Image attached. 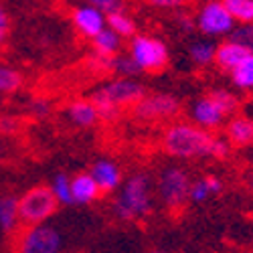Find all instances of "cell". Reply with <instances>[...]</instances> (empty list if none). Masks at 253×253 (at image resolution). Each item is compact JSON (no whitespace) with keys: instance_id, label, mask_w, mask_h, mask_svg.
<instances>
[{"instance_id":"obj_35","label":"cell","mask_w":253,"mask_h":253,"mask_svg":"<svg viewBox=\"0 0 253 253\" xmlns=\"http://www.w3.org/2000/svg\"><path fill=\"white\" fill-rule=\"evenodd\" d=\"M6 158H8V142L4 136H0V168L6 164Z\"/></svg>"},{"instance_id":"obj_31","label":"cell","mask_w":253,"mask_h":253,"mask_svg":"<svg viewBox=\"0 0 253 253\" xmlns=\"http://www.w3.org/2000/svg\"><path fill=\"white\" fill-rule=\"evenodd\" d=\"M174 23H176V27L180 29V33L191 35V33H195V31H197L195 16H193V14H188V12H184V10H178V12H176Z\"/></svg>"},{"instance_id":"obj_14","label":"cell","mask_w":253,"mask_h":253,"mask_svg":"<svg viewBox=\"0 0 253 253\" xmlns=\"http://www.w3.org/2000/svg\"><path fill=\"white\" fill-rule=\"evenodd\" d=\"M65 116L67 120L75 126V128H93V126L99 122V114H97V108L93 105V101L89 97L85 99H75L67 105L65 110Z\"/></svg>"},{"instance_id":"obj_8","label":"cell","mask_w":253,"mask_h":253,"mask_svg":"<svg viewBox=\"0 0 253 253\" xmlns=\"http://www.w3.org/2000/svg\"><path fill=\"white\" fill-rule=\"evenodd\" d=\"M63 235L49 223L25 225L14 239V253H61Z\"/></svg>"},{"instance_id":"obj_21","label":"cell","mask_w":253,"mask_h":253,"mask_svg":"<svg viewBox=\"0 0 253 253\" xmlns=\"http://www.w3.org/2000/svg\"><path fill=\"white\" fill-rule=\"evenodd\" d=\"M105 71L108 73H114L116 77H138L142 71L140 67L136 65V61L126 53H118L114 57H108V63H105Z\"/></svg>"},{"instance_id":"obj_34","label":"cell","mask_w":253,"mask_h":253,"mask_svg":"<svg viewBox=\"0 0 253 253\" xmlns=\"http://www.w3.org/2000/svg\"><path fill=\"white\" fill-rule=\"evenodd\" d=\"M87 4L97 6V8H101L103 12H110V10H114V8L124 6L122 0H87Z\"/></svg>"},{"instance_id":"obj_19","label":"cell","mask_w":253,"mask_h":253,"mask_svg":"<svg viewBox=\"0 0 253 253\" xmlns=\"http://www.w3.org/2000/svg\"><path fill=\"white\" fill-rule=\"evenodd\" d=\"M105 25L116 35H120L122 39H130L136 35V23H134V18L124 10V6L105 12Z\"/></svg>"},{"instance_id":"obj_22","label":"cell","mask_w":253,"mask_h":253,"mask_svg":"<svg viewBox=\"0 0 253 253\" xmlns=\"http://www.w3.org/2000/svg\"><path fill=\"white\" fill-rule=\"evenodd\" d=\"M215 45L211 41H195L188 47V59L193 61L195 67H209L215 63Z\"/></svg>"},{"instance_id":"obj_36","label":"cell","mask_w":253,"mask_h":253,"mask_svg":"<svg viewBox=\"0 0 253 253\" xmlns=\"http://www.w3.org/2000/svg\"><path fill=\"white\" fill-rule=\"evenodd\" d=\"M249 191H251V197H253V172L249 176Z\"/></svg>"},{"instance_id":"obj_16","label":"cell","mask_w":253,"mask_h":253,"mask_svg":"<svg viewBox=\"0 0 253 253\" xmlns=\"http://www.w3.org/2000/svg\"><path fill=\"white\" fill-rule=\"evenodd\" d=\"M101 195L99 186L95 184L93 176L89 172H77L71 178V201L73 205H91Z\"/></svg>"},{"instance_id":"obj_24","label":"cell","mask_w":253,"mask_h":253,"mask_svg":"<svg viewBox=\"0 0 253 253\" xmlns=\"http://www.w3.org/2000/svg\"><path fill=\"white\" fill-rule=\"evenodd\" d=\"M231 81H233V85L237 89H243V91L253 89V53L231 71Z\"/></svg>"},{"instance_id":"obj_1","label":"cell","mask_w":253,"mask_h":253,"mask_svg":"<svg viewBox=\"0 0 253 253\" xmlns=\"http://www.w3.org/2000/svg\"><path fill=\"white\" fill-rule=\"evenodd\" d=\"M164 154L176 160H225L231 154L227 138L213 136L193 122H172L160 136Z\"/></svg>"},{"instance_id":"obj_20","label":"cell","mask_w":253,"mask_h":253,"mask_svg":"<svg viewBox=\"0 0 253 253\" xmlns=\"http://www.w3.org/2000/svg\"><path fill=\"white\" fill-rule=\"evenodd\" d=\"M91 45H93V55L97 57H114L122 51V37L116 35L112 29L105 27L99 35H95L91 39Z\"/></svg>"},{"instance_id":"obj_33","label":"cell","mask_w":253,"mask_h":253,"mask_svg":"<svg viewBox=\"0 0 253 253\" xmlns=\"http://www.w3.org/2000/svg\"><path fill=\"white\" fill-rule=\"evenodd\" d=\"M8 35H10V14L2 6V2H0V49L4 47Z\"/></svg>"},{"instance_id":"obj_12","label":"cell","mask_w":253,"mask_h":253,"mask_svg":"<svg viewBox=\"0 0 253 253\" xmlns=\"http://www.w3.org/2000/svg\"><path fill=\"white\" fill-rule=\"evenodd\" d=\"M89 174L93 176L95 184L99 186L101 193H114L120 188L124 176H122V168L118 162L110 160V158H99L93 162Z\"/></svg>"},{"instance_id":"obj_23","label":"cell","mask_w":253,"mask_h":253,"mask_svg":"<svg viewBox=\"0 0 253 253\" xmlns=\"http://www.w3.org/2000/svg\"><path fill=\"white\" fill-rule=\"evenodd\" d=\"M25 83V77L16 67L0 63V95H10L16 93Z\"/></svg>"},{"instance_id":"obj_13","label":"cell","mask_w":253,"mask_h":253,"mask_svg":"<svg viewBox=\"0 0 253 253\" xmlns=\"http://www.w3.org/2000/svg\"><path fill=\"white\" fill-rule=\"evenodd\" d=\"M225 138L231 146L237 148H251L253 146V118L231 116L225 124Z\"/></svg>"},{"instance_id":"obj_10","label":"cell","mask_w":253,"mask_h":253,"mask_svg":"<svg viewBox=\"0 0 253 253\" xmlns=\"http://www.w3.org/2000/svg\"><path fill=\"white\" fill-rule=\"evenodd\" d=\"M188 114H191V122L193 124H197L199 128L209 130V132L221 128V126L225 124V120H227L225 112L219 108V103L209 93L197 97L193 101V105H191V110H188Z\"/></svg>"},{"instance_id":"obj_15","label":"cell","mask_w":253,"mask_h":253,"mask_svg":"<svg viewBox=\"0 0 253 253\" xmlns=\"http://www.w3.org/2000/svg\"><path fill=\"white\" fill-rule=\"evenodd\" d=\"M251 55V51L247 47H243L237 41H223L221 45H217L215 49V63L217 67L223 71H233L243 59H247Z\"/></svg>"},{"instance_id":"obj_37","label":"cell","mask_w":253,"mask_h":253,"mask_svg":"<svg viewBox=\"0 0 253 253\" xmlns=\"http://www.w3.org/2000/svg\"><path fill=\"white\" fill-rule=\"evenodd\" d=\"M150 253H166V251H162V249H152Z\"/></svg>"},{"instance_id":"obj_30","label":"cell","mask_w":253,"mask_h":253,"mask_svg":"<svg viewBox=\"0 0 253 253\" xmlns=\"http://www.w3.org/2000/svg\"><path fill=\"white\" fill-rule=\"evenodd\" d=\"M20 128H23V118L10 116V114H2V116H0V136L10 138V136L18 134Z\"/></svg>"},{"instance_id":"obj_11","label":"cell","mask_w":253,"mask_h":253,"mask_svg":"<svg viewBox=\"0 0 253 253\" xmlns=\"http://www.w3.org/2000/svg\"><path fill=\"white\" fill-rule=\"evenodd\" d=\"M71 23L85 39H93L95 35H99L105 27H108L105 25V12L97 6H91V4H83V6L73 8Z\"/></svg>"},{"instance_id":"obj_25","label":"cell","mask_w":253,"mask_h":253,"mask_svg":"<svg viewBox=\"0 0 253 253\" xmlns=\"http://www.w3.org/2000/svg\"><path fill=\"white\" fill-rule=\"evenodd\" d=\"M223 4L227 6L235 23L239 25L253 23V0H223Z\"/></svg>"},{"instance_id":"obj_28","label":"cell","mask_w":253,"mask_h":253,"mask_svg":"<svg viewBox=\"0 0 253 253\" xmlns=\"http://www.w3.org/2000/svg\"><path fill=\"white\" fill-rule=\"evenodd\" d=\"M27 112H29L35 120H45V118H49L51 112H53V103H51L49 99H45V97H33V99H29V103H27Z\"/></svg>"},{"instance_id":"obj_27","label":"cell","mask_w":253,"mask_h":253,"mask_svg":"<svg viewBox=\"0 0 253 253\" xmlns=\"http://www.w3.org/2000/svg\"><path fill=\"white\" fill-rule=\"evenodd\" d=\"M51 191H53L59 205H65V207L73 205V201H71V178L65 172H59L53 176Z\"/></svg>"},{"instance_id":"obj_3","label":"cell","mask_w":253,"mask_h":253,"mask_svg":"<svg viewBox=\"0 0 253 253\" xmlns=\"http://www.w3.org/2000/svg\"><path fill=\"white\" fill-rule=\"evenodd\" d=\"M146 93V87L136 77H114L112 81H105L99 85L89 99L97 108L99 120H116L124 108H132V105Z\"/></svg>"},{"instance_id":"obj_2","label":"cell","mask_w":253,"mask_h":253,"mask_svg":"<svg viewBox=\"0 0 253 253\" xmlns=\"http://www.w3.org/2000/svg\"><path fill=\"white\" fill-rule=\"evenodd\" d=\"M154 180L148 172H136L122 180L118 195L112 203L114 215L120 221H140L154 209Z\"/></svg>"},{"instance_id":"obj_9","label":"cell","mask_w":253,"mask_h":253,"mask_svg":"<svg viewBox=\"0 0 253 253\" xmlns=\"http://www.w3.org/2000/svg\"><path fill=\"white\" fill-rule=\"evenodd\" d=\"M195 25L205 37H223L233 31L237 23L229 14L223 0H207L195 14Z\"/></svg>"},{"instance_id":"obj_26","label":"cell","mask_w":253,"mask_h":253,"mask_svg":"<svg viewBox=\"0 0 253 253\" xmlns=\"http://www.w3.org/2000/svg\"><path fill=\"white\" fill-rule=\"evenodd\" d=\"M209 95L213 97L217 103H219V108L225 112L227 118L231 116H235V112L239 110V99L233 91H229V89H223V87H217V89H211Z\"/></svg>"},{"instance_id":"obj_4","label":"cell","mask_w":253,"mask_h":253,"mask_svg":"<svg viewBox=\"0 0 253 253\" xmlns=\"http://www.w3.org/2000/svg\"><path fill=\"white\" fill-rule=\"evenodd\" d=\"M191 174L182 166L168 164L158 172V178L154 182V191L160 199V203L168 211H180L188 203V191H191Z\"/></svg>"},{"instance_id":"obj_6","label":"cell","mask_w":253,"mask_h":253,"mask_svg":"<svg viewBox=\"0 0 253 253\" xmlns=\"http://www.w3.org/2000/svg\"><path fill=\"white\" fill-rule=\"evenodd\" d=\"M128 55L136 61V65L140 67L142 73H160L170 61V53H168L164 41H160L158 37L138 35V33L130 37Z\"/></svg>"},{"instance_id":"obj_32","label":"cell","mask_w":253,"mask_h":253,"mask_svg":"<svg viewBox=\"0 0 253 253\" xmlns=\"http://www.w3.org/2000/svg\"><path fill=\"white\" fill-rule=\"evenodd\" d=\"M144 2L158 10H180L188 0H144Z\"/></svg>"},{"instance_id":"obj_7","label":"cell","mask_w":253,"mask_h":253,"mask_svg":"<svg viewBox=\"0 0 253 253\" xmlns=\"http://www.w3.org/2000/svg\"><path fill=\"white\" fill-rule=\"evenodd\" d=\"M180 110H182V103L174 93L154 91V93H144L132 105V116L138 122L154 124V122L174 120L180 114Z\"/></svg>"},{"instance_id":"obj_5","label":"cell","mask_w":253,"mask_h":253,"mask_svg":"<svg viewBox=\"0 0 253 253\" xmlns=\"http://www.w3.org/2000/svg\"><path fill=\"white\" fill-rule=\"evenodd\" d=\"M59 211V203L51 186L37 184L18 197V219L20 225H39L47 223Z\"/></svg>"},{"instance_id":"obj_29","label":"cell","mask_w":253,"mask_h":253,"mask_svg":"<svg viewBox=\"0 0 253 253\" xmlns=\"http://www.w3.org/2000/svg\"><path fill=\"white\" fill-rule=\"evenodd\" d=\"M231 41H237L243 47H247L253 53V23L249 25H235V29L229 33Z\"/></svg>"},{"instance_id":"obj_18","label":"cell","mask_w":253,"mask_h":253,"mask_svg":"<svg viewBox=\"0 0 253 253\" xmlns=\"http://www.w3.org/2000/svg\"><path fill=\"white\" fill-rule=\"evenodd\" d=\"M18 197L16 195H0V233L12 235L18 229Z\"/></svg>"},{"instance_id":"obj_17","label":"cell","mask_w":253,"mask_h":253,"mask_svg":"<svg viewBox=\"0 0 253 253\" xmlns=\"http://www.w3.org/2000/svg\"><path fill=\"white\" fill-rule=\"evenodd\" d=\"M223 193V180L217 174H207L191 182V191H188V201L201 205L209 201L211 197H217Z\"/></svg>"}]
</instances>
